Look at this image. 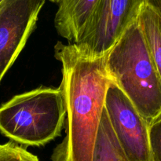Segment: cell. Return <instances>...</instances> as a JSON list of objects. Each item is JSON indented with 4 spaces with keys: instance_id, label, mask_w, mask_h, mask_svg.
I'll return each mask as SVG.
<instances>
[{
    "instance_id": "obj_1",
    "label": "cell",
    "mask_w": 161,
    "mask_h": 161,
    "mask_svg": "<svg viewBox=\"0 0 161 161\" xmlns=\"http://www.w3.org/2000/svg\"><path fill=\"white\" fill-rule=\"evenodd\" d=\"M54 56L62 66V90L66 110L65 136L51 161H91L105 99L112 80L105 56L89 58L73 43L58 42Z\"/></svg>"
},
{
    "instance_id": "obj_5",
    "label": "cell",
    "mask_w": 161,
    "mask_h": 161,
    "mask_svg": "<svg viewBox=\"0 0 161 161\" xmlns=\"http://www.w3.org/2000/svg\"><path fill=\"white\" fill-rule=\"evenodd\" d=\"M105 110L128 161H152L148 125L127 96L113 83L105 99Z\"/></svg>"
},
{
    "instance_id": "obj_7",
    "label": "cell",
    "mask_w": 161,
    "mask_h": 161,
    "mask_svg": "<svg viewBox=\"0 0 161 161\" xmlns=\"http://www.w3.org/2000/svg\"><path fill=\"white\" fill-rule=\"evenodd\" d=\"M99 0H59L54 26L58 34L74 43L78 39Z\"/></svg>"
},
{
    "instance_id": "obj_14",
    "label": "cell",
    "mask_w": 161,
    "mask_h": 161,
    "mask_svg": "<svg viewBox=\"0 0 161 161\" xmlns=\"http://www.w3.org/2000/svg\"><path fill=\"white\" fill-rule=\"evenodd\" d=\"M2 1V0H0V2H1Z\"/></svg>"
},
{
    "instance_id": "obj_3",
    "label": "cell",
    "mask_w": 161,
    "mask_h": 161,
    "mask_svg": "<svg viewBox=\"0 0 161 161\" xmlns=\"http://www.w3.org/2000/svg\"><path fill=\"white\" fill-rule=\"evenodd\" d=\"M65 117L61 88L41 86L0 106V133L25 148L42 146L61 135Z\"/></svg>"
},
{
    "instance_id": "obj_4",
    "label": "cell",
    "mask_w": 161,
    "mask_h": 161,
    "mask_svg": "<svg viewBox=\"0 0 161 161\" xmlns=\"http://www.w3.org/2000/svg\"><path fill=\"white\" fill-rule=\"evenodd\" d=\"M143 0H99L74 45L89 58L105 56L137 20Z\"/></svg>"
},
{
    "instance_id": "obj_11",
    "label": "cell",
    "mask_w": 161,
    "mask_h": 161,
    "mask_svg": "<svg viewBox=\"0 0 161 161\" xmlns=\"http://www.w3.org/2000/svg\"><path fill=\"white\" fill-rule=\"evenodd\" d=\"M151 160L161 161V116L148 127Z\"/></svg>"
},
{
    "instance_id": "obj_10",
    "label": "cell",
    "mask_w": 161,
    "mask_h": 161,
    "mask_svg": "<svg viewBox=\"0 0 161 161\" xmlns=\"http://www.w3.org/2000/svg\"><path fill=\"white\" fill-rule=\"evenodd\" d=\"M0 161H39L26 148L13 142L0 145Z\"/></svg>"
},
{
    "instance_id": "obj_6",
    "label": "cell",
    "mask_w": 161,
    "mask_h": 161,
    "mask_svg": "<svg viewBox=\"0 0 161 161\" xmlns=\"http://www.w3.org/2000/svg\"><path fill=\"white\" fill-rule=\"evenodd\" d=\"M46 0L0 2V83L36 28Z\"/></svg>"
},
{
    "instance_id": "obj_12",
    "label": "cell",
    "mask_w": 161,
    "mask_h": 161,
    "mask_svg": "<svg viewBox=\"0 0 161 161\" xmlns=\"http://www.w3.org/2000/svg\"><path fill=\"white\" fill-rule=\"evenodd\" d=\"M143 3L152 8L161 17V0H143Z\"/></svg>"
},
{
    "instance_id": "obj_2",
    "label": "cell",
    "mask_w": 161,
    "mask_h": 161,
    "mask_svg": "<svg viewBox=\"0 0 161 161\" xmlns=\"http://www.w3.org/2000/svg\"><path fill=\"white\" fill-rule=\"evenodd\" d=\"M108 77L148 125L161 116V80L137 20L105 56Z\"/></svg>"
},
{
    "instance_id": "obj_8",
    "label": "cell",
    "mask_w": 161,
    "mask_h": 161,
    "mask_svg": "<svg viewBox=\"0 0 161 161\" xmlns=\"http://www.w3.org/2000/svg\"><path fill=\"white\" fill-rule=\"evenodd\" d=\"M151 58L161 80V17L143 3L137 17Z\"/></svg>"
},
{
    "instance_id": "obj_13",
    "label": "cell",
    "mask_w": 161,
    "mask_h": 161,
    "mask_svg": "<svg viewBox=\"0 0 161 161\" xmlns=\"http://www.w3.org/2000/svg\"><path fill=\"white\" fill-rule=\"evenodd\" d=\"M50 2H51V3H59V0H49Z\"/></svg>"
},
{
    "instance_id": "obj_9",
    "label": "cell",
    "mask_w": 161,
    "mask_h": 161,
    "mask_svg": "<svg viewBox=\"0 0 161 161\" xmlns=\"http://www.w3.org/2000/svg\"><path fill=\"white\" fill-rule=\"evenodd\" d=\"M91 161H128L116 139L105 108L101 117Z\"/></svg>"
}]
</instances>
